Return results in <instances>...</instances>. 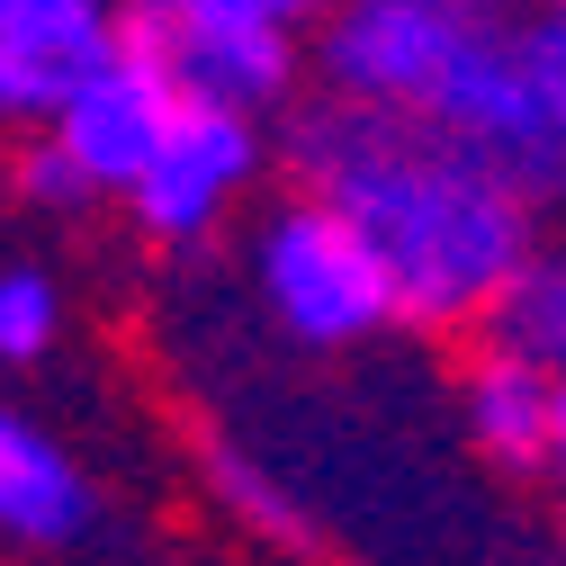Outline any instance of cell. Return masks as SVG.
Listing matches in <instances>:
<instances>
[{
  "mask_svg": "<svg viewBox=\"0 0 566 566\" xmlns=\"http://www.w3.org/2000/svg\"><path fill=\"white\" fill-rule=\"evenodd\" d=\"M548 476H557V494H566V378H557V441H548Z\"/></svg>",
  "mask_w": 566,
  "mask_h": 566,
  "instance_id": "cell-15",
  "label": "cell"
},
{
  "mask_svg": "<svg viewBox=\"0 0 566 566\" xmlns=\"http://www.w3.org/2000/svg\"><path fill=\"white\" fill-rule=\"evenodd\" d=\"M279 163V135L270 117H234V108H180L171 135L154 145V163L135 171V189L117 198L135 234L163 243V252H189L207 234H226L243 217V198L270 180Z\"/></svg>",
  "mask_w": 566,
  "mask_h": 566,
  "instance_id": "cell-5",
  "label": "cell"
},
{
  "mask_svg": "<svg viewBox=\"0 0 566 566\" xmlns=\"http://www.w3.org/2000/svg\"><path fill=\"white\" fill-rule=\"evenodd\" d=\"M476 36H485V19L450 10V0H333L306 28V73L324 99L422 117Z\"/></svg>",
  "mask_w": 566,
  "mask_h": 566,
  "instance_id": "cell-4",
  "label": "cell"
},
{
  "mask_svg": "<svg viewBox=\"0 0 566 566\" xmlns=\"http://www.w3.org/2000/svg\"><path fill=\"white\" fill-rule=\"evenodd\" d=\"M324 10H333V0H297V19H306V28H315V19H324Z\"/></svg>",
  "mask_w": 566,
  "mask_h": 566,
  "instance_id": "cell-17",
  "label": "cell"
},
{
  "mask_svg": "<svg viewBox=\"0 0 566 566\" xmlns=\"http://www.w3.org/2000/svg\"><path fill=\"white\" fill-rule=\"evenodd\" d=\"M180 108L189 99L163 73L154 36L126 19V36L73 82V99H63L36 135H19V189L36 207H63V217H73V207H99V198H126Z\"/></svg>",
  "mask_w": 566,
  "mask_h": 566,
  "instance_id": "cell-2",
  "label": "cell"
},
{
  "mask_svg": "<svg viewBox=\"0 0 566 566\" xmlns=\"http://www.w3.org/2000/svg\"><path fill=\"white\" fill-rule=\"evenodd\" d=\"M154 36L163 73L180 82L189 108H234V117H279L297 108L306 73V28L279 10H198V19H135Z\"/></svg>",
  "mask_w": 566,
  "mask_h": 566,
  "instance_id": "cell-6",
  "label": "cell"
},
{
  "mask_svg": "<svg viewBox=\"0 0 566 566\" xmlns=\"http://www.w3.org/2000/svg\"><path fill=\"white\" fill-rule=\"evenodd\" d=\"M126 10L135 19H198V10H279V19H297V0H126Z\"/></svg>",
  "mask_w": 566,
  "mask_h": 566,
  "instance_id": "cell-14",
  "label": "cell"
},
{
  "mask_svg": "<svg viewBox=\"0 0 566 566\" xmlns=\"http://www.w3.org/2000/svg\"><path fill=\"white\" fill-rule=\"evenodd\" d=\"M126 0H0V126L36 135L73 82L126 36Z\"/></svg>",
  "mask_w": 566,
  "mask_h": 566,
  "instance_id": "cell-7",
  "label": "cell"
},
{
  "mask_svg": "<svg viewBox=\"0 0 566 566\" xmlns=\"http://www.w3.org/2000/svg\"><path fill=\"white\" fill-rule=\"evenodd\" d=\"M99 522V485L91 468L63 450L36 413L0 405V548L19 557H63L82 548Z\"/></svg>",
  "mask_w": 566,
  "mask_h": 566,
  "instance_id": "cell-8",
  "label": "cell"
},
{
  "mask_svg": "<svg viewBox=\"0 0 566 566\" xmlns=\"http://www.w3.org/2000/svg\"><path fill=\"white\" fill-rule=\"evenodd\" d=\"M459 422L485 468L504 476H548V441H557V369L504 350L494 333H476V350L459 360Z\"/></svg>",
  "mask_w": 566,
  "mask_h": 566,
  "instance_id": "cell-9",
  "label": "cell"
},
{
  "mask_svg": "<svg viewBox=\"0 0 566 566\" xmlns=\"http://www.w3.org/2000/svg\"><path fill=\"white\" fill-rule=\"evenodd\" d=\"M485 333L566 378V234H539V252L513 270V289H504V306L485 315Z\"/></svg>",
  "mask_w": 566,
  "mask_h": 566,
  "instance_id": "cell-11",
  "label": "cell"
},
{
  "mask_svg": "<svg viewBox=\"0 0 566 566\" xmlns=\"http://www.w3.org/2000/svg\"><path fill=\"white\" fill-rule=\"evenodd\" d=\"M63 342V289L36 261H0V369H36Z\"/></svg>",
  "mask_w": 566,
  "mask_h": 566,
  "instance_id": "cell-12",
  "label": "cell"
},
{
  "mask_svg": "<svg viewBox=\"0 0 566 566\" xmlns=\"http://www.w3.org/2000/svg\"><path fill=\"white\" fill-rule=\"evenodd\" d=\"M450 10H468V19H485V28H504V19L522 10V0H450Z\"/></svg>",
  "mask_w": 566,
  "mask_h": 566,
  "instance_id": "cell-16",
  "label": "cell"
},
{
  "mask_svg": "<svg viewBox=\"0 0 566 566\" xmlns=\"http://www.w3.org/2000/svg\"><path fill=\"white\" fill-rule=\"evenodd\" d=\"M207 476H217L226 485V504L252 522V531H270L279 548H306V513L289 504V485H279L270 468H252V459H234V450H217V459H207Z\"/></svg>",
  "mask_w": 566,
  "mask_h": 566,
  "instance_id": "cell-13",
  "label": "cell"
},
{
  "mask_svg": "<svg viewBox=\"0 0 566 566\" xmlns=\"http://www.w3.org/2000/svg\"><path fill=\"white\" fill-rule=\"evenodd\" d=\"M504 45H513V73H522V117H531L522 189L539 207H566V0H522Z\"/></svg>",
  "mask_w": 566,
  "mask_h": 566,
  "instance_id": "cell-10",
  "label": "cell"
},
{
  "mask_svg": "<svg viewBox=\"0 0 566 566\" xmlns=\"http://www.w3.org/2000/svg\"><path fill=\"white\" fill-rule=\"evenodd\" d=\"M252 289H261L270 324L289 342H306V350H360L387 324H405L396 279L369 252V234L342 207L306 198V189H289L252 226Z\"/></svg>",
  "mask_w": 566,
  "mask_h": 566,
  "instance_id": "cell-3",
  "label": "cell"
},
{
  "mask_svg": "<svg viewBox=\"0 0 566 566\" xmlns=\"http://www.w3.org/2000/svg\"><path fill=\"white\" fill-rule=\"evenodd\" d=\"M279 163L306 198L342 207L369 234L405 324L422 333H485L513 270L539 252V198L432 117L350 108L315 91L279 126Z\"/></svg>",
  "mask_w": 566,
  "mask_h": 566,
  "instance_id": "cell-1",
  "label": "cell"
}]
</instances>
